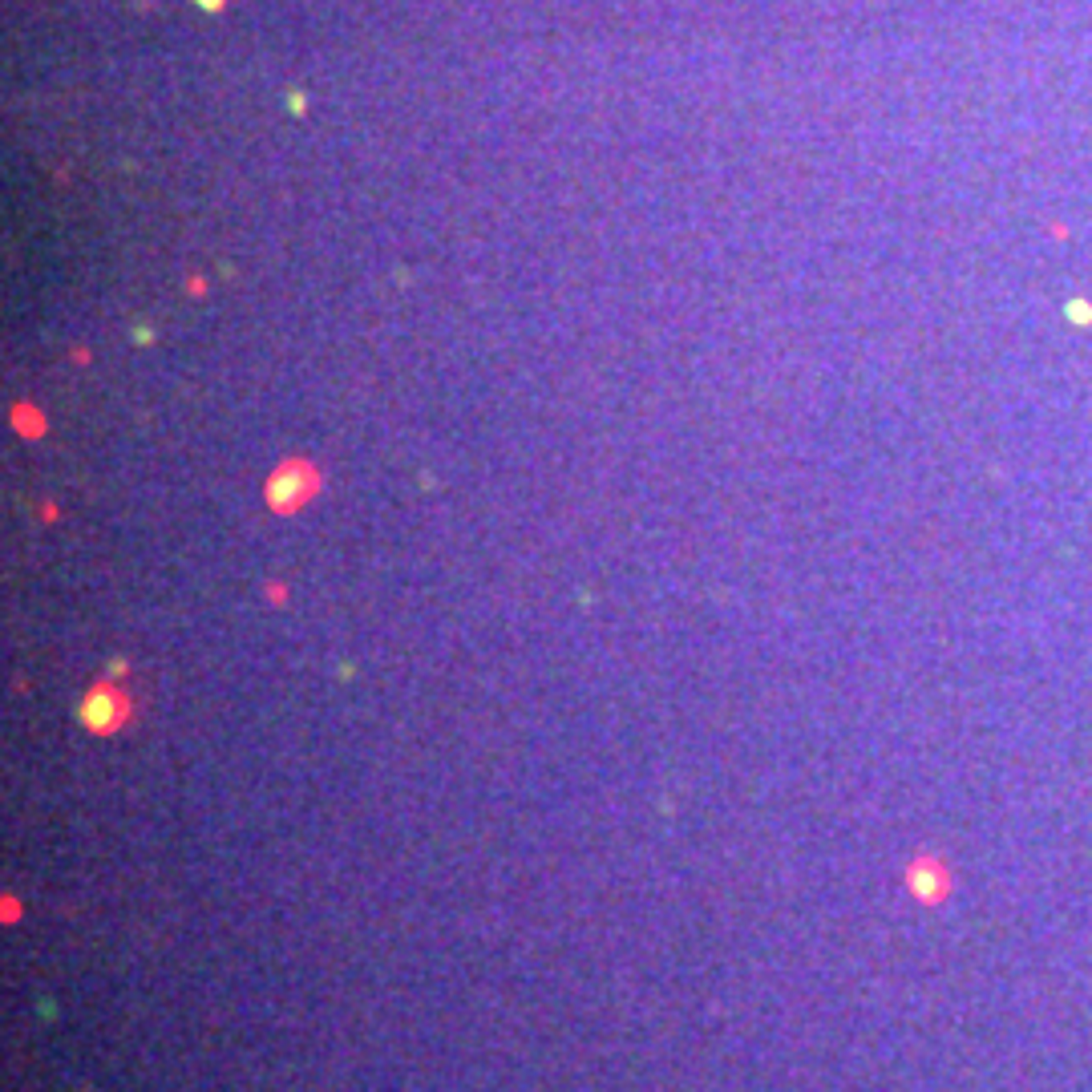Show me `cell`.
<instances>
[{
	"instance_id": "cell-1",
	"label": "cell",
	"mask_w": 1092,
	"mask_h": 1092,
	"mask_svg": "<svg viewBox=\"0 0 1092 1092\" xmlns=\"http://www.w3.org/2000/svg\"><path fill=\"white\" fill-rule=\"evenodd\" d=\"M81 721L90 724L93 732H114L121 729L126 721V696L118 688H93L81 704Z\"/></svg>"
},
{
	"instance_id": "cell-2",
	"label": "cell",
	"mask_w": 1092,
	"mask_h": 1092,
	"mask_svg": "<svg viewBox=\"0 0 1092 1092\" xmlns=\"http://www.w3.org/2000/svg\"><path fill=\"white\" fill-rule=\"evenodd\" d=\"M311 494V473L304 465H288L280 470L275 478L268 481V502L275 510H291V506H300L304 498Z\"/></svg>"
},
{
	"instance_id": "cell-3",
	"label": "cell",
	"mask_w": 1092,
	"mask_h": 1092,
	"mask_svg": "<svg viewBox=\"0 0 1092 1092\" xmlns=\"http://www.w3.org/2000/svg\"><path fill=\"white\" fill-rule=\"evenodd\" d=\"M202 4H207V9H219V4H223V0H202Z\"/></svg>"
}]
</instances>
